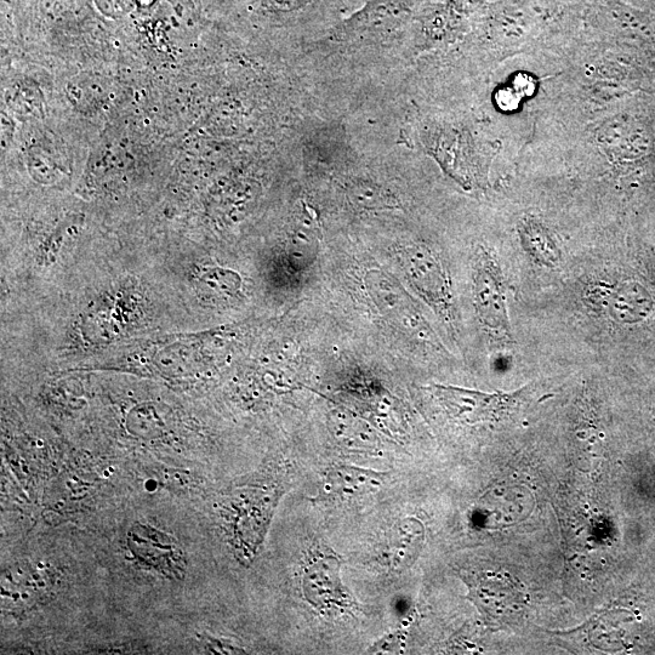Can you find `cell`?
Masks as SVG:
<instances>
[{"label":"cell","instance_id":"1","mask_svg":"<svg viewBox=\"0 0 655 655\" xmlns=\"http://www.w3.org/2000/svg\"><path fill=\"white\" fill-rule=\"evenodd\" d=\"M343 561L328 548L310 556L301 575V588L309 605L318 613L341 615L357 612L360 602L341 577Z\"/></svg>","mask_w":655,"mask_h":655},{"label":"cell","instance_id":"2","mask_svg":"<svg viewBox=\"0 0 655 655\" xmlns=\"http://www.w3.org/2000/svg\"><path fill=\"white\" fill-rule=\"evenodd\" d=\"M474 300L478 321L494 343L512 344L504 275L497 259L481 250L474 265Z\"/></svg>","mask_w":655,"mask_h":655},{"label":"cell","instance_id":"3","mask_svg":"<svg viewBox=\"0 0 655 655\" xmlns=\"http://www.w3.org/2000/svg\"><path fill=\"white\" fill-rule=\"evenodd\" d=\"M396 262L421 298L447 322L454 320V303L451 281L440 258L424 246L400 249Z\"/></svg>","mask_w":655,"mask_h":655},{"label":"cell","instance_id":"4","mask_svg":"<svg viewBox=\"0 0 655 655\" xmlns=\"http://www.w3.org/2000/svg\"><path fill=\"white\" fill-rule=\"evenodd\" d=\"M427 392L442 406L453 419L466 424L494 421L516 406L518 397L506 393H484L455 386L432 385L425 387Z\"/></svg>","mask_w":655,"mask_h":655},{"label":"cell","instance_id":"5","mask_svg":"<svg viewBox=\"0 0 655 655\" xmlns=\"http://www.w3.org/2000/svg\"><path fill=\"white\" fill-rule=\"evenodd\" d=\"M364 283L370 299L386 320L421 339L429 336L423 317L415 309L409 295L393 278L379 270H372L367 272Z\"/></svg>","mask_w":655,"mask_h":655},{"label":"cell","instance_id":"6","mask_svg":"<svg viewBox=\"0 0 655 655\" xmlns=\"http://www.w3.org/2000/svg\"><path fill=\"white\" fill-rule=\"evenodd\" d=\"M128 546L142 566L172 579L185 574L184 551L173 537L155 527L136 524L128 534Z\"/></svg>","mask_w":655,"mask_h":655},{"label":"cell","instance_id":"7","mask_svg":"<svg viewBox=\"0 0 655 655\" xmlns=\"http://www.w3.org/2000/svg\"><path fill=\"white\" fill-rule=\"evenodd\" d=\"M387 474L351 465L328 467L322 475L326 497L350 500L374 494L383 487Z\"/></svg>","mask_w":655,"mask_h":655},{"label":"cell","instance_id":"8","mask_svg":"<svg viewBox=\"0 0 655 655\" xmlns=\"http://www.w3.org/2000/svg\"><path fill=\"white\" fill-rule=\"evenodd\" d=\"M328 427L335 442L347 451L366 454L380 451L381 441L377 431L349 410H333L328 417Z\"/></svg>","mask_w":655,"mask_h":655},{"label":"cell","instance_id":"9","mask_svg":"<svg viewBox=\"0 0 655 655\" xmlns=\"http://www.w3.org/2000/svg\"><path fill=\"white\" fill-rule=\"evenodd\" d=\"M424 541L423 523L415 518H406L398 523L390 546L389 563L392 571L401 573L412 567L418 560Z\"/></svg>","mask_w":655,"mask_h":655},{"label":"cell","instance_id":"10","mask_svg":"<svg viewBox=\"0 0 655 655\" xmlns=\"http://www.w3.org/2000/svg\"><path fill=\"white\" fill-rule=\"evenodd\" d=\"M605 304L609 316L623 323L640 321L651 310L648 294L637 284H623L613 288L606 296Z\"/></svg>","mask_w":655,"mask_h":655},{"label":"cell","instance_id":"11","mask_svg":"<svg viewBox=\"0 0 655 655\" xmlns=\"http://www.w3.org/2000/svg\"><path fill=\"white\" fill-rule=\"evenodd\" d=\"M522 244L532 258L546 267L560 264L561 252L550 232L537 221H526L521 227Z\"/></svg>","mask_w":655,"mask_h":655},{"label":"cell","instance_id":"12","mask_svg":"<svg viewBox=\"0 0 655 655\" xmlns=\"http://www.w3.org/2000/svg\"><path fill=\"white\" fill-rule=\"evenodd\" d=\"M198 288L210 298L222 301L238 299L242 279L236 272L221 267H205L197 276Z\"/></svg>","mask_w":655,"mask_h":655},{"label":"cell","instance_id":"13","mask_svg":"<svg viewBox=\"0 0 655 655\" xmlns=\"http://www.w3.org/2000/svg\"><path fill=\"white\" fill-rule=\"evenodd\" d=\"M406 635V626H398L395 630L387 632V634L381 637V639L375 641L373 646L368 648L367 654L402 653L404 642H406Z\"/></svg>","mask_w":655,"mask_h":655}]
</instances>
